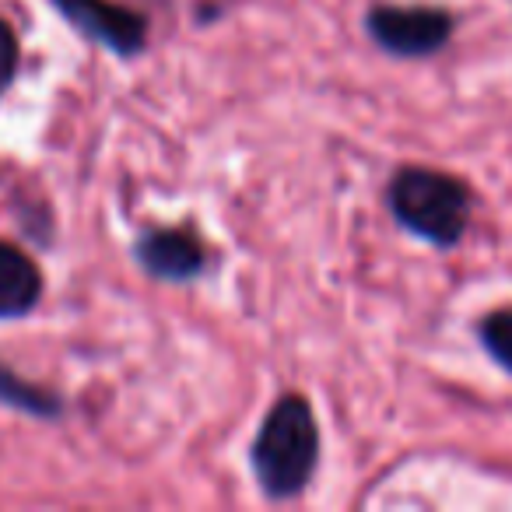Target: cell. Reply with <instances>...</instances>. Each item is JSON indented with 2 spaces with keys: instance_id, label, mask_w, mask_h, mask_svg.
I'll return each mask as SVG.
<instances>
[{
  "instance_id": "3",
  "label": "cell",
  "mask_w": 512,
  "mask_h": 512,
  "mask_svg": "<svg viewBox=\"0 0 512 512\" xmlns=\"http://www.w3.org/2000/svg\"><path fill=\"white\" fill-rule=\"evenodd\" d=\"M372 43L400 60H425L453 39V15L428 4H376L365 15Z\"/></svg>"
},
{
  "instance_id": "8",
  "label": "cell",
  "mask_w": 512,
  "mask_h": 512,
  "mask_svg": "<svg viewBox=\"0 0 512 512\" xmlns=\"http://www.w3.org/2000/svg\"><path fill=\"white\" fill-rule=\"evenodd\" d=\"M477 337H481L484 351H488V355L512 376V306L495 309V313L484 316Z\"/></svg>"
},
{
  "instance_id": "6",
  "label": "cell",
  "mask_w": 512,
  "mask_h": 512,
  "mask_svg": "<svg viewBox=\"0 0 512 512\" xmlns=\"http://www.w3.org/2000/svg\"><path fill=\"white\" fill-rule=\"evenodd\" d=\"M43 299V271L25 249L0 242V320H22Z\"/></svg>"
},
{
  "instance_id": "4",
  "label": "cell",
  "mask_w": 512,
  "mask_h": 512,
  "mask_svg": "<svg viewBox=\"0 0 512 512\" xmlns=\"http://www.w3.org/2000/svg\"><path fill=\"white\" fill-rule=\"evenodd\" d=\"M57 15L116 57H137L148 43V18L116 0H53Z\"/></svg>"
},
{
  "instance_id": "1",
  "label": "cell",
  "mask_w": 512,
  "mask_h": 512,
  "mask_svg": "<svg viewBox=\"0 0 512 512\" xmlns=\"http://www.w3.org/2000/svg\"><path fill=\"white\" fill-rule=\"evenodd\" d=\"M249 460L267 498H295L306 491L320 460V428L306 397L288 393L267 411Z\"/></svg>"
},
{
  "instance_id": "5",
  "label": "cell",
  "mask_w": 512,
  "mask_h": 512,
  "mask_svg": "<svg viewBox=\"0 0 512 512\" xmlns=\"http://www.w3.org/2000/svg\"><path fill=\"white\" fill-rule=\"evenodd\" d=\"M137 264L155 281L183 285L207 267V249L190 228H151L134 246Z\"/></svg>"
},
{
  "instance_id": "2",
  "label": "cell",
  "mask_w": 512,
  "mask_h": 512,
  "mask_svg": "<svg viewBox=\"0 0 512 512\" xmlns=\"http://www.w3.org/2000/svg\"><path fill=\"white\" fill-rule=\"evenodd\" d=\"M386 204L393 218L432 246H456L470 225L474 197L460 176L425 165H404L386 186Z\"/></svg>"
},
{
  "instance_id": "7",
  "label": "cell",
  "mask_w": 512,
  "mask_h": 512,
  "mask_svg": "<svg viewBox=\"0 0 512 512\" xmlns=\"http://www.w3.org/2000/svg\"><path fill=\"white\" fill-rule=\"evenodd\" d=\"M0 404L22 407V411H29V414H43V418H50V414L60 411L53 393L25 383V379H18L15 372L4 369V365H0Z\"/></svg>"
},
{
  "instance_id": "9",
  "label": "cell",
  "mask_w": 512,
  "mask_h": 512,
  "mask_svg": "<svg viewBox=\"0 0 512 512\" xmlns=\"http://www.w3.org/2000/svg\"><path fill=\"white\" fill-rule=\"evenodd\" d=\"M18 39H15V32H11V25L8 22H0V95L8 92L11 88V81H15V74H18Z\"/></svg>"
}]
</instances>
